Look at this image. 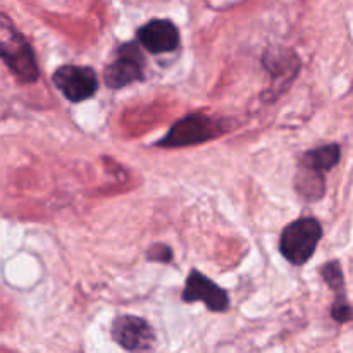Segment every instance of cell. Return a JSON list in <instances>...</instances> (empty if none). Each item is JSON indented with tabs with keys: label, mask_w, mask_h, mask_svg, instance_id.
<instances>
[{
	"label": "cell",
	"mask_w": 353,
	"mask_h": 353,
	"mask_svg": "<svg viewBox=\"0 0 353 353\" xmlns=\"http://www.w3.org/2000/svg\"><path fill=\"white\" fill-rule=\"evenodd\" d=\"M147 259L155 262H164V264H169L172 261V250L168 247V245H154V247L148 250Z\"/></svg>",
	"instance_id": "4fadbf2b"
},
{
	"label": "cell",
	"mask_w": 353,
	"mask_h": 353,
	"mask_svg": "<svg viewBox=\"0 0 353 353\" xmlns=\"http://www.w3.org/2000/svg\"><path fill=\"white\" fill-rule=\"evenodd\" d=\"M138 41L150 54H165L178 48L179 31L169 19H152L138 30Z\"/></svg>",
	"instance_id": "ba28073f"
},
{
	"label": "cell",
	"mask_w": 353,
	"mask_h": 353,
	"mask_svg": "<svg viewBox=\"0 0 353 353\" xmlns=\"http://www.w3.org/2000/svg\"><path fill=\"white\" fill-rule=\"evenodd\" d=\"M224 131H226V126L216 117L195 112L178 121L157 145L164 148L192 147V145L214 140V138L221 137Z\"/></svg>",
	"instance_id": "3957f363"
},
{
	"label": "cell",
	"mask_w": 353,
	"mask_h": 353,
	"mask_svg": "<svg viewBox=\"0 0 353 353\" xmlns=\"http://www.w3.org/2000/svg\"><path fill=\"white\" fill-rule=\"evenodd\" d=\"M0 59L19 81L34 83L40 76L33 48L3 12H0Z\"/></svg>",
	"instance_id": "6da1fadb"
},
{
	"label": "cell",
	"mask_w": 353,
	"mask_h": 353,
	"mask_svg": "<svg viewBox=\"0 0 353 353\" xmlns=\"http://www.w3.org/2000/svg\"><path fill=\"white\" fill-rule=\"evenodd\" d=\"M181 299L186 303L203 302L212 312H226L230 309V295L196 269L190 272Z\"/></svg>",
	"instance_id": "52a82bcc"
},
{
	"label": "cell",
	"mask_w": 353,
	"mask_h": 353,
	"mask_svg": "<svg viewBox=\"0 0 353 353\" xmlns=\"http://www.w3.org/2000/svg\"><path fill=\"white\" fill-rule=\"evenodd\" d=\"M321 274H323V279L327 283V286H330L334 292V295H336L334 305L333 309H331L333 319L340 324L350 323L352 307L350 303H348L347 292H345V278L343 271H341V264L338 261H331L330 264H326L321 269Z\"/></svg>",
	"instance_id": "9c48e42d"
},
{
	"label": "cell",
	"mask_w": 353,
	"mask_h": 353,
	"mask_svg": "<svg viewBox=\"0 0 353 353\" xmlns=\"http://www.w3.org/2000/svg\"><path fill=\"white\" fill-rule=\"evenodd\" d=\"M323 238V226L314 217H302L283 230L279 240V250L283 257L293 265H303L309 262Z\"/></svg>",
	"instance_id": "7a4b0ae2"
},
{
	"label": "cell",
	"mask_w": 353,
	"mask_h": 353,
	"mask_svg": "<svg viewBox=\"0 0 353 353\" xmlns=\"http://www.w3.org/2000/svg\"><path fill=\"white\" fill-rule=\"evenodd\" d=\"M341 157V148L340 145L331 143L324 145V147L314 148V150L305 152L300 159V165L305 171L317 172V174H323L324 171H331L334 165L340 162Z\"/></svg>",
	"instance_id": "30bf717a"
},
{
	"label": "cell",
	"mask_w": 353,
	"mask_h": 353,
	"mask_svg": "<svg viewBox=\"0 0 353 353\" xmlns=\"http://www.w3.org/2000/svg\"><path fill=\"white\" fill-rule=\"evenodd\" d=\"M52 81L69 102L92 99L99 90V76L88 65H62L54 72Z\"/></svg>",
	"instance_id": "5b68a950"
},
{
	"label": "cell",
	"mask_w": 353,
	"mask_h": 353,
	"mask_svg": "<svg viewBox=\"0 0 353 353\" xmlns=\"http://www.w3.org/2000/svg\"><path fill=\"white\" fill-rule=\"evenodd\" d=\"M286 50H279L276 52L274 48L269 50L264 57V64L268 68V71L271 72L274 78H279V76H285L288 69L292 71H299L300 62L296 61L295 54L288 50V55H285Z\"/></svg>",
	"instance_id": "8fae6325"
},
{
	"label": "cell",
	"mask_w": 353,
	"mask_h": 353,
	"mask_svg": "<svg viewBox=\"0 0 353 353\" xmlns=\"http://www.w3.org/2000/svg\"><path fill=\"white\" fill-rule=\"evenodd\" d=\"M145 57L134 41L123 43L117 50V57L103 71V79L109 88L117 90L141 81L145 78Z\"/></svg>",
	"instance_id": "277c9868"
},
{
	"label": "cell",
	"mask_w": 353,
	"mask_h": 353,
	"mask_svg": "<svg viewBox=\"0 0 353 353\" xmlns=\"http://www.w3.org/2000/svg\"><path fill=\"white\" fill-rule=\"evenodd\" d=\"M112 338L131 353H152L157 341L150 324L137 316L117 317L112 324Z\"/></svg>",
	"instance_id": "8992f818"
},
{
	"label": "cell",
	"mask_w": 353,
	"mask_h": 353,
	"mask_svg": "<svg viewBox=\"0 0 353 353\" xmlns=\"http://www.w3.org/2000/svg\"><path fill=\"white\" fill-rule=\"evenodd\" d=\"M296 190L309 200L321 199L324 193L323 174H317V172L302 169V172L296 176Z\"/></svg>",
	"instance_id": "7c38bea8"
}]
</instances>
